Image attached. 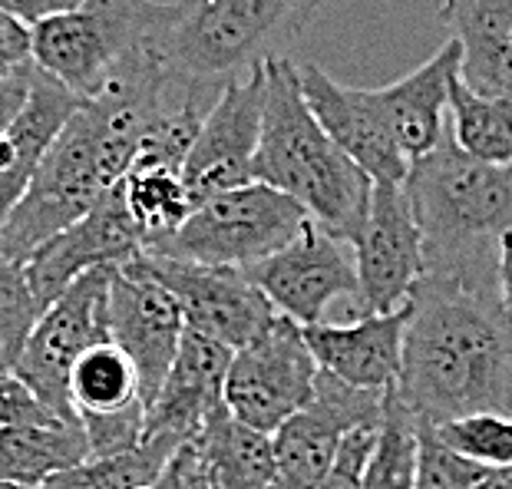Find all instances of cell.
I'll return each instance as SVG.
<instances>
[{
  "label": "cell",
  "instance_id": "cell-34",
  "mask_svg": "<svg viewBox=\"0 0 512 489\" xmlns=\"http://www.w3.org/2000/svg\"><path fill=\"white\" fill-rule=\"evenodd\" d=\"M83 4L86 0H0V10L34 30L37 24H43V20L70 14V10L83 7Z\"/></svg>",
  "mask_w": 512,
  "mask_h": 489
},
{
  "label": "cell",
  "instance_id": "cell-37",
  "mask_svg": "<svg viewBox=\"0 0 512 489\" xmlns=\"http://www.w3.org/2000/svg\"><path fill=\"white\" fill-rule=\"evenodd\" d=\"M0 489H30V486H14V483H0Z\"/></svg>",
  "mask_w": 512,
  "mask_h": 489
},
{
  "label": "cell",
  "instance_id": "cell-1",
  "mask_svg": "<svg viewBox=\"0 0 512 489\" xmlns=\"http://www.w3.org/2000/svg\"><path fill=\"white\" fill-rule=\"evenodd\" d=\"M397 397L420 423L512 417V314L496 288L423 275L407 301Z\"/></svg>",
  "mask_w": 512,
  "mask_h": 489
},
{
  "label": "cell",
  "instance_id": "cell-23",
  "mask_svg": "<svg viewBox=\"0 0 512 489\" xmlns=\"http://www.w3.org/2000/svg\"><path fill=\"white\" fill-rule=\"evenodd\" d=\"M450 136L470 159L512 166V103L479 96L456 76L450 93Z\"/></svg>",
  "mask_w": 512,
  "mask_h": 489
},
{
  "label": "cell",
  "instance_id": "cell-24",
  "mask_svg": "<svg viewBox=\"0 0 512 489\" xmlns=\"http://www.w3.org/2000/svg\"><path fill=\"white\" fill-rule=\"evenodd\" d=\"M139 377L129 357L113 341L90 347L70 374V404L80 414H110L136 404Z\"/></svg>",
  "mask_w": 512,
  "mask_h": 489
},
{
  "label": "cell",
  "instance_id": "cell-15",
  "mask_svg": "<svg viewBox=\"0 0 512 489\" xmlns=\"http://www.w3.org/2000/svg\"><path fill=\"white\" fill-rule=\"evenodd\" d=\"M361 314H394L423 278V235L403 186H374L361 238L354 242Z\"/></svg>",
  "mask_w": 512,
  "mask_h": 489
},
{
  "label": "cell",
  "instance_id": "cell-35",
  "mask_svg": "<svg viewBox=\"0 0 512 489\" xmlns=\"http://www.w3.org/2000/svg\"><path fill=\"white\" fill-rule=\"evenodd\" d=\"M496 291L503 308L512 314V228L499 238V258H496Z\"/></svg>",
  "mask_w": 512,
  "mask_h": 489
},
{
  "label": "cell",
  "instance_id": "cell-27",
  "mask_svg": "<svg viewBox=\"0 0 512 489\" xmlns=\"http://www.w3.org/2000/svg\"><path fill=\"white\" fill-rule=\"evenodd\" d=\"M169 460H172L169 453H162L152 443H143L139 450L126 456H113V460H86L67 473L53 476L40 489H143L159 483Z\"/></svg>",
  "mask_w": 512,
  "mask_h": 489
},
{
  "label": "cell",
  "instance_id": "cell-25",
  "mask_svg": "<svg viewBox=\"0 0 512 489\" xmlns=\"http://www.w3.org/2000/svg\"><path fill=\"white\" fill-rule=\"evenodd\" d=\"M123 199L146 245L179 232L192 215V199L185 192L182 172L172 169H129L123 179Z\"/></svg>",
  "mask_w": 512,
  "mask_h": 489
},
{
  "label": "cell",
  "instance_id": "cell-33",
  "mask_svg": "<svg viewBox=\"0 0 512 489\" xmlns=\"http://www.w3.org/2000/svg\"><path fill=\"white\" fill-rule=\"evenodd\" d=\"M34 67V34L27 24L0 10V83Z\"/></svg>",
  "mask_w": 512,
  "mask_h": 489
},
{
  "label": "cell",
  "instance_id": "cell-36",
  "mask_svg": "<svg viewBox=\"0 0 512 489\" xmlns=\"http://www.w3.org/2000/svg\"><path fill=\"white\" fill-rule=\"evenodd\" d=\"M476 489H512V466H506V470H493Z\"/></svg>",
  "mask_w": 512,
  "mask_h": 489
},
{
  "label": "cell",
  "instance_id": "cell-26",
  "mask_svg": "<svg viewBox=\"0 0 512 489\" xmlns=\"http://www.w3.org/2000/svg\"><path fill=\"white\" fill-rule=\"evenodd\" d=\"M417 430V417L397 397V390H390L374 453L364 470V489H417Z\"/></svg>",
  "mask_w": 512,
  "mask_h": 489
},
{
  "label": "cell",
  "instance_id": "cell-29",
  "mask_svg": "<svg viewBox=\"0 0 512 489\" xmlns=\"http://www.w3.org/2000/svg\"><path fill=\"white\" fill-rule=\"evenodd\" d=\"M440 440L466 460L486 470H506L512 466V417L506 414H476L460 417L437 427Z\"/></svg>",
  "mask_w": 512,
  "mask_h": 489
},
{
  "label": "cell",
  "instance_id": "cell-5",
  "mask_svg": "<svg viewBox=\"0 0 512 489\" xmlns=\"http://www.w3.org/2000/svg\"><path fill=\"white\" fill-rule=\"evenodd\" d=\"M172 4L152 0H86L43 20L34 34V67L53 76L76 100H96L113 73L166 27Z\"/></svg>",
  "mask_w": 512,
  "mask_h": 489
},
{
  "label": "cell",
  "instance_id": "cell-4",
  "mask_svg": "<svg viewBox=\"0 0 512 489\" xmlns=\"http://www.w3.org/2000/svg\"><path fill=\"white\" fill-rule=\"evenodd\" d=\"M324 0H176L166 27V63L182 96H199L288 57Z\"/></svg>",
  "mask_w": 512,
  "mask_h": 489
},
{
  "label": "cell",
  "instance_id": "cell-20",
  "mask_svg": "<svg viewBox=\"0 0 512 489\" xmlns=\"http://www.w3.org/2000/svg\"><path fill=\"white\" fill-rule=\"evenodd\" d=\"M440 24L460 43V80L512 103V0H440Z\"/></svg>",
  "mask_w": 512,
  "mask_h": 489
},
{
  "label": "cell",
  "instance_id": "cell-7",
  "mask_svg": "<svg viewBox=\"0 0 512 489\" xmlns=\"http://www.w3.org/2000/svg\"><path fill=\"white\" fill-rule=\"evenodd\" d=\"M119 268H100L76 278L63 295L40 314L34 334L14 367L17 380L53 417L76 420L70 404V374L76 361L96 344L110 341V285Z\"/></svg>",
  "mask_w": 512,
  "mask_h": 489
},
{
  "label": "cell",
  "instance_id": "cell-31",
  "mask_svg": "<svg viewBox=\"0 0 512 489\" xmlns=\"http://www.w3.org/2000/svg\"><path fill=\"white\" fill-rule=\"evenodd\" d=\"M86 443H90V460H113L143 447L146 440V404L136 400L123 410L110 414H80Z\"/></svg>",
  "mask_w": 512,
  "mask_h": 489
},
{
  "label": "cell",
  "instance_id": "cell-8",
  "mask_svg": "<svg viewBox=\"0 0 512 489\" xmlns=\"http://www.w3.org/2000/svg\"><path fill=\"white\" fill-rule=\"evenodd\" d=\"M318 361L304 328L275 314L258 338L232 354L225 377V407L238 423L258 433H275L314 400Z\"/></svg>",
  "mask_w": 512,
  "mask_h": 489
},
{
  "label": "cell",
  "instance_id": "cell-13",
  "mask_svg": "<svg viewBox=\"0 0 512 489\" xmlns=\"http://www.w3.org/2000/svg\"><path fill=\"white\" fill-rule=\"evenodd\" d=\"M143 255L152 275L179 301L185 328L219 341L232 354L252 344L278 314L265 291L242 268L195 265L149 252Z\"/></svg>",
  "mask_w": 512,
  "mask_h": 489
},
{
  "label": "cell",
  "instance_id": "cell-2",
  "mask_svg": "<svg viewBox=\"0 0 512 489\" xmlns=\"http://www.w3.org/2000/svg\"><path fill=\"white\" fill-rule=\"evenodd\" d=\"M255 182L285 192L314 225L347 245L364 232L374 182L324 133L304 100L298 63H291V57H271L265 63Z\"/></svg>",
  "mask_w": 512,
  "mask_h": 489
},
{
  "label": "cell",
  "instance_id": "cell-12",
  "mask_svg": "<svg viewBox=\"0 0 512 489\" xmlns=\"http://www.w3.org/2000/svg\"><path fill=\"white\" fill-rule=\"evenodd\" d=\"M106 324H110V341L136 367L139 397L149 407L179 357L185 318L172 291L152 275L146 255L113 275Z\"/></svg>",
  "mask_w": 512,
  "mask_h": 489
},
{
  "label": "cell",
  "instance_id": "cell-19",
  "mask_svg": "<svg viewBox=\"0 0 512 489\" xmlns=\"http://www.w3.org/2000/svg\"><path fill=\"white\" fill-rule=\"evenodd\" d=\"M456 76H460V43L450 37L417 70L400 76L397 83L370 90L377 113L384 116L390 136L397 139L410 166L440 149L450 133V93Z\"/></svg>",
  "mask_w": 512,
  "mask_h": 489
},
{
  "label": "cell",
  "instance_id": "cell-22",
  "mask_svg": "<svg viewBox=\"0 0 512 489\" xmlns=\"http://www.w3.org/2000/svg\"><path fill=\"white\" fill-rule=\"evenodd\" d=\"M202 473L209 489H275V443L238 423L228 407L202 430Z\"/></svg>",
  "mask_w": 512,
  "mask_h": 489
},
{
  "label": "cell",
  "instance_id": "cell-9",
  "mask_svg": "<svg viewBox=\"0 0 512 489\" xmlns=\"http://www.w3.org/2000/svg\"><path fill=\"white\" fill-rule=\"evenodd\" d=\"M248 278L265 291L278 314L298 321L301 328L324 321V311L337 298H347L354 314H361V278H357L354 245L341 242L321 225L304 222L291 242L248 268Z\"/></svg>",
  "mask_w": 512,
  "mask_h": 489
},
{
  "label": "cell",
  "instance_id": "cell-10",
  "mask_svg": "<svg viewBox=\"0 0 512 489\" xmlns=\"http://www.w3.org/2000/svg\"><path fill=\"white\" fill-rule=\"evenodd\" d=\"M387 394L351 387L318 371L314 400L271 437L275 443V489H318L341 443L354 430L380 423Z\"/></svg>",
  "mask_w": 512,
  "mask_h": 489
},
{
  "label": "cell",
  "instance_id": "cell-38",
  "mask_svg": "<svg viewBox=\"0 0 512 489\" xmlns=\"http://www.w3.org/2000/svg\"><path fill=\"white\" fill-rule=\"evenodd\" d=\"M143 489H159V486H143Z\"/></svg>",
  "mask_w": 512,
  "mask_h": 489
},
{
  "label": "cell",
  "instance_id": "cell-18",
  "mask_svg": "<svg viewBox=\"0 0 512 489\" xmlns=\"http://www.w3.org/2000/svg\"><path fill=\"white\" fill-rule=\"evenodd\" d=\"M410 308L394 314H354L351 321H321L304 328L318 371L361 390L397 387L403 364V334H407Z\"/></svg>",
  "mask_w": 512,
  "mask_h": 489
},
{
  "label": "cell",
  "instance_id": "cell-6",
  "mask_svg": "<svg viewBox=\"0 0 512 489\" xmlns=\"http://www.w3.org/2000/svg\"><path fill=\"white\" fill-rule=\"evenodd\" d=\"M304 222H311L308 212L285 192L265 182H248L242 189L219 192L195 205L179 232L146 245V252L248 271L281 252Z\"/></svg>",
  "mask_w": 512,
  "mask_h": 489
},
{
  "label": "cell",
  "instance_id": "cell-32",
  "mask_svg": "<svg viewBox=\"0 0 512 489\" xmlns=\"http://www.w3.org/2000/svg\"><path fill=\"white\" fill-rule=\"evenodd\" d=\"M53 417L30 390L20 384L17 374L0 371V427H24V423H53Z\"/></svg>",
  "mask_w": 512,
  "mask_h": 489
},
{
  "label": "cell",
  "instance_id": "cell-14",
  "mask_svg": "<svg viewBox=\"0 0 512 489\" xmlns=\"http://www.w3.org/2000/svg\"><path fill=\"white\" fill-rule=\"evenodd\" d=\"M123 186V182H119ZM113 189L80 222L43 242L24 262L27 285L47 311L76 278L100 268H123L146 252V238L126 209L123 189Z\"/></svg>",
  "mask_w": 512,
  "mask_h": 489
},
{
  "label": "cell",
  "instance_id": "cell-11",
  "mask_svg": "<svg viewBox=\"0 0 512 489\" xmlns=\"http://www.w3.org/2000/svg\"><path fill=\"white\" fill-rule=\"evenodd\" d=\"M265 110V63L252 73L225 83L202 116L199 136L182 166L192 209L219 192L255 182V156Z\"/></svg>",
  "mask_w": 512,
  "mask_h": 489
},
{
  "label": "cell",
  "instance_id": "cell-16",
  "mask_svg": "<svg viewBox=\"0 0 512 489\" xmlns=\"http://www.w3.org/2000/svg\"><path fill=\"white\" fill-rule=\"evenodd\" d=\"M232 351L199 331L185 328L179 357L166 384L146 407V440L176 456L185 443L199 440L209 420L225 407V377Z\"/></svg>",
  "mask_w": 512,
  "mask_h": 489
},
{
  "label": "cell",
  "instance_id": "cell-21",
  "mask_svg": "<svg viewBox=\"0 0 512 489\" xmlns=\"http://www.w3.org/2000/svg\"><path fill=\"white\" fill-rule=\"evenodd\" d=\"M86 460H90V443H86L80 417L0 427V483L40 489L53 476Z\"/></svg>",
  "mask_w": 512,
  "mask_h": 489
},
{
  "label": "cell",
  "instance_id": "cell-3",
  "mask_svg": "<svg viewBox=\"0 0 512 489\" xmlns=\"http://www.w3.org/2000/svg\"><path fill=\"white\" fill-rule=\"evenodd\" d=\"M423 235V275L496 288L499 238L512 228V166L470 159L446 133L403 182Z\"/></svg>",
  "mask_w": 512,
  "mask_h": 489
},
{
  "label": "cell",
  "instance_id": "cell-30",
  "mask_svg": "<svg viewBox=\"0 0 512 489\" xmlns=\"http://www.w3.org/2000/svg\"><path fill=\"white\" fill-rule=\"evenodd\" d=\"M420 423V420H417ZM493 470L466 460L440 440L437 427L417 430V489H476Z\"/></svg>",
  "mask_w": 512,
  "mask_h": 489
},
{
  "label": "cell",
  "instance_id": "cell-28",
  "mask_svg": "<svg viewBox=\"0 0 512 489\" xmlns=\"http://www.w3.org/2000/svg\"><path fill=\"white\" fill-rule=\"evenodd\" d=\"M40 314L43 308L27 285L24 262H14L0 252V371L14 374Z\"/></svg>",
  "mask_w": 512,
  "mask_h": 489
},
{
  "label": "cell",
  "instance_id": "cell-17",
  "mask_svg": "<svg viewBox=\"0 0 512 489\" xmlns=\"http://www.w3.org/2000/svg\"><path fill=\"white\" fill-rule=\"evenodd\" d=\"M301 93L311 113L318 116L337 146L361 166L374 186H403L410 176V162L390 136L384 116L377 113L370 90L337 83L318 63H301Z\"/></svg>",
  "mask_w": 512,
  "mask_h": 489
}]
</instances>
